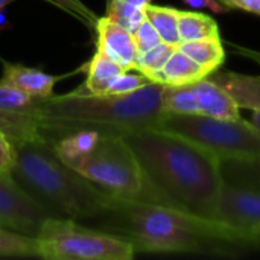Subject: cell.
<instances>
[{
  "instance_id": "6da1fadb",
  "label": "cell",
  "mask_w": 260,
  "mask_h": 260,
  "mask_svg": "<svg viewBox=\"0 0 260 260\" xmlns=\"http://www.w3.org/2000/svg\"><path fill=\"white\" fill-rule=\"evenodd\" d=\"M93 219L99 221V230L129 242L136 253L236 257L260 250L254 233L160 203L114 197L113 204Z\"/></svg>"
},
{
  "instance_id": "7a4b0ae2",
  "label": "cell",
  "mask_w": 260,
  "mask_h": 260,
  "mask_svg": "<svg viewBox=\"0 0 260 260\" xmlns=\"http://www.w3.org/2000/svg\"><path fill=\"white\" fill-rule=\"evenodd\" d=\"M123 137L137 155L157 203L218 219L224 181L216 154L161 128H145Z\"/></svg>"
},
{
  "instance_id": "3957f363",
  "label": "cell",
  "mask_w": 260,
  "mask_h": 260,
  "mask_svg": "<svg viewBox=\"0 0 260 260\" xmlns=\"http://www.w3.org/2000/svg\"><path fill=\"white\" fill-rule=\"evenodd\" d=\"M163 84L148 85L128 94H91L82 88L37 99L40 131L47 142L78 131L126 136L158 128L165 117Z\"/></svg>"
},
{
  "instance_id": "277c9868",
  "label": "cell",
  "mask_w": 260,
  "mask_h": 260,
  "mask_svg": "<svg viewBox=\"0 0 260 260\" xmlns=\"http://www.w3.org/2000/svg\"><path fill=\"white\" fill-rule=\"evenodd\" d=\"M14 145L15 165L11 177L50 216L93 219L113 204L114 197L64 163L50 142Z\"/></svg>"
},
{
  "instance_id": "5b68a950",
  "label": "cell",
  "mask_w": 260,
  "mask_h": 260,
  "mask_svg": "<svg viewBox=\"0 0 260 260\" xmlns=\"http://www.w3.org/2000/svg\"><path fill=\"white\" fill-rule=\"evenodd\" d=\"M64 163L113 197L157 203L137 155L123 136L101 134L91 149Z\"/></svg>"
},
{
  "instance_id": "8992f818",
  "label": "cell",
  "mask_w": 260,
  "mask_h": 260,
  "mask_svg": "<svg viewBox=\"0 0 260 260\" xmlns=\"http://www.w3.org/2000/svg\"><path fill=\"white\" fill-rule=\"evenodd\" d=\"M38 257L46 260H131L134 247L111 233L79 225L70 218L47 216L38 233Z\"/></svg>"
},
{
  "instance_id": "52a82bcc",
  "label": "cell",
  "mask_w": 260,
  "mask_h": 260,
  "mask_svg": "<svg viewBox=\"0 0 260 260\" xmlns=\"http://www.w3.org/2000/svg\"><path fill=\"white\" fill-rule=\"evenodd\" d=\"M158 128L183 136L219 158L260 154V129L242 117L216 119L203 114H165Z\"/></svg>"
},
{
  "instance_id": "ba28073f",
  "label": "cell",
  "mask_w": 260,
  "mask_h": 260,
  "mask_svg": "<svg viewBox=\"0 0 260 260\" xmlns=\"http://www.w3.org/2000/svg\"><path fill=\"white\" fill-rule=\"evenodd\" d=\"M0 131L14 143L46 140L37 119V99L0 78Z\"/></svg>"
},
{
  "instance_id": "9c48e42d",
  "label": "cell",
  "mask_w": 260,
  "mask_h": 260,
  "mask_svg": "<svg viewBox=\"0 0 260 260\" xmlns=\"http://www.w3.org/2000/svg\"><path fill=\"white\" fill-rule=\"evenodd\" d=\"M49 212L11 175H0V227L35 236Z\"/></svg>"
},
{
  "instance_id": "30bf717a",
  "label": "cell",
  "mask_w": 260,
  "mask_h": 260,
  "mask_svg": "<svg viewBox=\"0 0 260 260\" xmlns=\"http://www.w3.org/2000/svg\"><path fill=\"white\" fill-rule=\"evenodd\" d=\"M218 221L254 233L260 229V192L224 183L218 204Z\"/></svg>"
},
{
  "instance_id": "8fae6325",
  "label": "cell",
  "mask_w": 260,
  "mask_h": 260,
  "mask_svg": "<svg viewBox=\"0 0 260 260\" xmlns=\"http://www.w3.org/2000/svg\"><path fill=\"white\" fill-rule=\"evenodd\" d=\"M94 30L98 35L96 49L120 64L125 70H133L139 55L133 34L110 20L107 15L98 17Z\"/></svg>"
},
{
  "instance_id": "7c38bea8",
  "label": "cell",
  "mask_w": 260,
  "mask_h": 260,
  "mask_svg": "<svg viewBox=\"0 0 260 260\" xmlns=\"http://www.w3.org/2000/svg\"><path fill=\"white\" fill-rule=\"evenodd\" d=\"M207 78L218 84L239 108L251 111L260 108V76L218 69Z\"/></svg>"
},
{
  "instance_id": "4fadbf2b",
  "label": "cell",
  "mask_w": 260,
  "mask_h": 260,
  "mask_svg": "<svg viewBox=\"0 0 260 260\" xmlns=\"http://www.w3.org/2000/svg\"><path fill=\"white\" fill-rule=\"evenodd\" d=\"M3 75L2 79L23 90L29 96L35 99H46L53 94L55 84L61 79V76L44 73L38 69L27 67L23 64L3 62Z\"/></svg>"
},
{
  "instance_id": "5bb4252c",
  "label": "cell",
  "mask_w": 260,
  "mask_h": 260,
  "mask_svg": "<svg viewBox=\"0 0 260 260\" xmlns=\"http://www.w3.org/2000/svg\"><path fill=\"white\" fill-rule=\"evenodd\" d=\"M200 114L216 119H239L241 108L212 79L204 78L193 82Z\"/></svg>"
},
{
  "instance_id": "9a60e30c",
  "label": "cell",
  "mask_w": 260,
  "mask_h": 260,
  "mask_svg": "<svg viewBox=\"0 0 260 260\" xmlns=\"http://www.w3.org/2000/svg\"><path fill=\"white\" fill-rule=\"evenodd\" d=\"M207 76L209 73L198 62H195L181 50L175 49L161 70H158L151 81L163 85H186L201 81Z\"/></svg>"
},
{
  "instance_id": "2e32d148",
  "label": "cell",
  "mask_w": 260,
  "mask_h": 260,
  "mask_svg": "<svg viewBox=\"0 0 260 260\" xmlns=\"http://www.w3.org/2000/svg\"><path fill=\"white\" fill-rule=\"evenodd\" d=\"M219 166L224 183L260 192V154L221 158Z\"/></svg>"
},
{
  "instance_id": "e0dca14e",
  "label": "cell",
  "mask_w": 260,
  "mask_h": 260,
  "mask_svg": "<svg viewBox=\"0 0 260 260\" xmlns=\"http://www.w3.org/2000/svg\"><path fill=\"white\" fill-rule=\"evenodd\" d=\"M195 62H198L209 75L216 72L225 62L227 53L221 37H209L195 41H183L177 47Z\"/></svg>"
},
{
  "instance_id": "ac0fdd59",
  "label": "cell",
  "mask_w": 260,
  "mask_h": 260,
  "mask_svg": "<svg viewBox=\"0 0 260 260\" xmlns=\"http://www.w3.org/2000/svg\"><path fill=\"white\" fill-rule=\"evenodd\" d=\"M122 72H125V69L120 64L96 49L94 55L87 64V79L84 82V90L91 94H105L110 82Z\"/></svg>"
},
{
  "instance_id": "d6986e66",
  "label": "cell",
  "mask_w": 260,
  "mask_h": 260,
  "mask_svg": "<svg viewBox=\"0 0 260 260\" xmlns=\"http://www.w3.org/2000/svg\"><path fill=\"white\" fill-rule=\"evenodd\" d=\"M178 34L181 43L209 37H221L218 21L213 17L193 11L178 12Z\"/></svg>"
},
{
  "instance_id": "ffe728a7",
  "label": "cell",
  "mask_w": 260,
  "mask_h": 260,
  "mask_svg": "<svg viewBox=\"0 0 260 260\" xmlns=\"http://www.w3.org/2000/svg\"><path fill=\"white\" fill-rule=\"evenodd\" d=\"M178 12L180 9L171 8V6H160V5H146L145 14L146 18L152 23V26L157 29L161 41L172 44L178 47L181 43L180 34H178Z\"/></svg>"
},
{
  "instance_id": "44dd1931",
  "label": "cell",
  "mask_w": 260,
  "mask_h": 260,
  "mask_svg": "<svg viewBox=\"0 0 260 260\" xmlns=\"http://www.w3.org/2000/svg\"><path fill=\"white\" fill-rule=\"evenodd\" d=\"M161 99L166 114H200L193 84L165 85Z\"/></svg>"
},
{
  "instance_id": "7402d4cb",
  "label": "cell",
  "mask_w": 260,
  "mask_h": 260,
  "mask_svg": "<svg viewBox=\"0 0 260 260\" xmlns=\"http://www.w3.org/2000/svg\"><path fill=\"white\" fill-rule=\"evenodd\" d=\"M0 257H38L35 236L0 227Z\"/></svg>"
},
{
  "instance_id": "603a6c76",
  "label": "cell",
  "mask_w": 260,
  "mask_h": 260,
  "mask_svg": "<svg viewBox=\"0 0 260 260\" xmlns=\"http://www.w3.org/2000/svg\"><path fill=\"white\" fill-rule=\"evenodd\" d=\"M99 136L101 134L94 133V131H78V133L69 134L66 137H61V139L52 142L50 145L53 146L58 157L66 161V160L75 158L78 155H82L88 149H91V146L96 143Z\"/></svg>"
},
{
  "instance_id": "cb8c5ba5",
  "label": "cell",
  "mask_w": 260,
  "mask_h": 260,
  "mask_svg": "<svg viewBox=\"0 0 260 260\" xmlns=\"http://www.w3.org/2000/svg\"><path fill=\"white\" fill-rule=\"evenodd\" d=\"M105 15L131 34L146 18L145 8L129 0H111L110 3H107Z\"/></svg>"
},
{
  "instance_id": "d4e9b609",
  "label": "cell",
  "mask_w": 260,
  "mask_h": 260,
  "mask_svg": "<svg viewBox=\"0 0 260 260\" xmlns=\"http://www.w3.org/2000/svg\"><path fill=\"white\" fill-rule=\"evenodd\" d=\"M175 49H177L175 46L161 41L155 47L137 55L134 70L143 73L148 79H151L158 70H161V67L166 64V61L171 58V55L175 52Z\"/></svg>"
},
{
  "instance_id": "484cf974",
  "label": "cell",
  "mask_w": 260,
  "mask_h": 260,
  "mask_svg": "<svg viewBox=\"0 0 260 260\" xmlns=\"http://www.w3.org/2000/svg\"><path fill=\"white\" fill-rule=\"evenodd\" d=\"M149 82H152L151 79H148L143 73L137 72V70H125L122 73H119L107 87L105 94H128L133 93L145 85H148Z\"/></svg>"
},
{
  "instance_id": "4316f807",
  "label": "cell",
  "mask_w": 260,
  "mask_h": 260,
  "mask_svg": "<svg viewBox=\"0 0 260 260\" xmlns=\"http://www.w3.org/2000/svg\"><path fill=\"white\" fill-rule=\"evenodd\" d=\"M46 2H49L53 6L62 9L64 12L70 14L72 17L79 20L82 24L88 26L90 29H94L98 15L90 8H87L81 0H46Z\"/></svg>"
},
{
  "instance_id": "83f0119b",
  "label": "cell",
  "mask_w": 260,
  "mask_h": 260,
  "mask_svg": "<svg viewBox=\"0 0 260 260\" xmlns=\"http://www.w3.org/2000/svg\"><path fill=\"white\" fill-rule=\"evenodd\" d=\"M133 37H134V43H136L139 53H143L161 43V38H160L157 29L152 26V23L148 18H145L139 24V27L133 32Z\"/></svg>"
},
{
  "instance_id": "f1b7e54d",
  "label": "cell",
  "mask_w": 260,
  "mask_h": 260,
  "mask_svg": "<svg viewBox=\"0 0 260 260\" xmlns=\"http://www.w3.org/2000/svg\"><path fill=\"white\" fill-rule=\"evenodd\" d=\"M15 165V145L0 131V175H11Z\"/></svg>"
},
{
  "instance_id": "f546056e",
  "label": "cell",
  "mask_w": 260,
  "mask_h": 260,
  "mask_svg": "<svg viewBox=\"0 0 260 260\" xmlns=\"http://www.w3.org/2000/svg\"><path fill=\"white\" fill-rule=\"evenodd\" d=\"M186 5H190L193 8H200V9H209L213 14H225L230 12L232 9L229 6H225L224 3H221L219 0H183Z\"/></svg>"
},
{
  "instance_id": "4dcf8cb0",
  "label": "cell",
  "mask_w": 260,
  "mask_h": 260,
  "mask_svg": "<svg viewBox=\"0 0 260 260\" xmlns=\"http://www.w3.org/2000/svg\"><path fill=\"white\" fill-rule=\"evenodd\" d=\"M230 9H241L260 15V0H219Z\"/></svg>"
},
{
  "instance_id": "1f68e13d",
  "label": "cell",
  "mask_w": 260,
  "mask_h": 260,
  "mask_svg": "<svg viewBox=\"0 0 260 260\" xmlns=\"http://www.w3.org/2000/svg\"><path fill=\"white\" fill-rule=\"evenodd\" d=\"M230 46L233 47V50H235L238 55L245 56V58H248V59H251V61L257 62V64L260 66V50L248 49V47H244V46H236V44H233V43H230Z\"/></svg>"
},
{
  "instance_id": "d6a6232c",
  "label": "cell",
  "mask_w": 260,
  "mask_h": 260,
  "mask_svg": "<svg viewBox=\"0 0 260 260\" xmlns=\"http://www.w3.org/2000/svg\"><path fill=\"white\" fill-rule=\"evenodd\" d=\"M251 122L260 129V108L259 110H256V111H253V119H251Z\"/></svg>"
},
{
  "instance_id": "836d02e7",
  "label": "cell",
  "mask_w": 260,
  "mask_h": 260,
  "mask_svg": "<svg viewBox=\"0 0 260 260\" xmlns=\"http://www.w3.org/2000/svg\"><path fill=\"white\" fill-rule=\"evenodd\" d=\"M8 2H9V0H0V9L5 8V6L8 5Z\"/></svg>"
},
{
  "instance_id": "e575fe53",
  "label": "cell",
  "mask_w": 260,
  "mask_h": 260,
  "mask_svg": "<svg viewBox=\"0 0 260 260\" xmlns=\"http://www.w3.org/2000/svg\"><path fill=\"white\" fill-rule=\"evenodd\" d=\"M254 235H256V236H257V238L260 239V229H259V230H256V232H254Z\"/></svg>"
},
{
  "instance_id": "d590c367",
  "label": "cell",
  "mask_w": 260,
  "mask_h": 260,
  "mask_svg": "<svg viewBox=\"0 0 260 260\" xmlns=\"http://www.w3.org/2000/svg\"><path fill=\"white\" fill-rule=\"evenodd\" d=\"M110 2H111V0H107V3H110Z\"/></svg>"
}]
</instances>
